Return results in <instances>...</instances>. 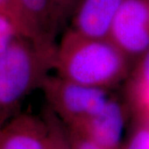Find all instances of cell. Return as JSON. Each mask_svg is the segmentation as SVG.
Here are the masks:
<instances>
[{
  "mask_svg": "<svg viewBox=\"0 0 149 149\" xmlns=\"http://www.w3.org/2000/svg\"><path fill=\"white\" fill-rule=\"evenodd\" d=\"M55 54L18 37L0 54V109L17 105L37 85H42Z\"/></svg>",
  "mask_w": 149,
  "mask_h": 149,
  "instance_id": "cell-2",
  "label": "cell"
},
{
  "mask_svg": "<svg viewBox=\"0 0 149 149\" xmlns=\"http://www.w3.org/2000/svg\"><path fill=\"white\" fill-rule=\"evenodd\" d=\"M127 104L142 124L149 125V83L131 79L127 85Z\"/></svg>",
  "mask_w": 149,
  "mask_h": 149,
  "instance_id": "cell-9",
  "label": "cell"
},
{
  "mask_svg": "<svg viewBox=\"0 0 149 149\" xmlns=\"http://www.w3.org/2000/svg\"><path fill=\"white\" fill-rule=\"evenodd\" d=\"M130 58L109 38H93L73 29L56 47L57 75L89 87L110 91L127 78Z\"/></svg>",
  "mask_w": 149,
  "mask_h": 149,
  "instance_id": "cell-1",
  "label": "cell"
},
{
  "mask_svg": "<svg viewBox=\"0 0 149 149\" xmlns=\"http://www.w3.org/2000/svg\"><path fill=\"white\" fill-rule=\"evenodd\" d=\"M108 38L129 58L145 53L149 48V0H126Z\"/></svg>",
  "mask_w": 149,
  "mask_h": 149,
  "instance_id": "cell-4",
  "label": "cell"
},
{
  "mask_svg": "<svg viewBox=\"0 0 149 149\" xmlns=\"http://www.w3.org/2000/svg\"><path fill=\"white\" fill-rule=\"evenodd\" d=\"M73 0H56V3L63 15H65Z\"/></svg>",
  "mask_w": 149,
  "mask_h": 149,
  "instance_id": "cell-15",
  "label": "cell"
},
{
  "mask_svg": "<svg viewBox=\"0 0 149 149\" xmlns=\"http://www.w3.org/2000/svg\"><path fill=\"white\" fill-rule=\"evenodd\" d=\"M128 111L127 104L110 97L100 111L68 128L104 147L119 149Z\"/></svg>",
  "mask_w": 149,
  "mask_h": 149,
  "instance_id": "cell-6",
  "label": "cell"
},
{
  "mask_svg": "<svg viewBox=\"0 0 149 149\" xmlns=\"http://www.w3.org/2000/svg\"><path fill=\"white\" fill-rule=\"evenodd\" d=\"M0 149H47L44 119L22 114L0 129Z\"/></svg>",
  "mask_w": 149,
  "mask_h": 149,
  "instance_id": "cell-8",
  "label": "cell"
},
{
  "mask_svg": "<svg viewBox=\"0 0 149 149\" xmlns=\"http://www.w3.org/2000/svg\"><path fill=\"white\" fill-rule=\"evenodd\" d=\"M124 149H149V125L142 124L133 133Z\"/></svg>",
  "mask_w": 149,
  "mask_h": 149,
  "instance_id": "cell-12",
  "label": "cell"
},
{
  "mask_svg": "<svg viewBox=\"0 0 149 149\" xmlns=\"http://www.w3.org/2000/svg\"><path fill=\"white\" fill-rule=\"evenodd\" d=\"M132 79L149 83V48L144 53L143 57L133 70Z\"/></svg>",
  "mask_w": 149,
  "mask_h": 149,
  "instance_id": "cell-14",
  "label": "cell"
},
{
  "mask_svg": "<svg viewBox=\"0 0 149 149\" xmlns=\"http://www.w3.org/2000/svg\"><path fill=\"white\" fill-rule=\"evenodd\" d=\"M67 132L70 143L74 149H112L97 143L70 128L67 129Z\"/></svg>",
  "mask_w": 149,
  "mask_h": 149,
  "instance_id": "cell-13",
  "label": "cell"
},
{
  "mask_svg": "<svg viewBox=\"0 0 149 149\" xmlns=\"http://www.w3.org/2000/svg\"><path fill=\"white\" fill-rule=\"evenodd\" d=\"M126 0H83L74 18L73 30L93 38H108L112 22Z\"/></svg>",
  "mask_w": 149,
  "mask_h": 149,
  "instance_id": "cell-7",
  "label": "cell"
},
{
  "mask_svg": "<svg viewBox=\"0 0 149 149\" xmlns=\"http://www.w3.org/2000/svg\"><path fill=\"white\" fill-rule=\"evenodd\" d=\"M18 37H22L14 22L8 17L0 13V54Z\"/></svg>",
  "mask_w": 149,
  "mask_h": 149,
  "instance_id": "cell-11",
  "label": "cell"
},
{
  "mask_svg": "<svg viewBox=\"0 0 149 149\" xmlns=\"http://www.w3.org/2000/svg\"><path fill=\"white\" fill-rule=\"evenodd\" d=\"M42 87L50 108L67 127L100 111L111 97L109 91L80 85L59 75H47Z\"/></svg>",
  "mask_w": 149,
  "mask_h": 149,
  "instance_id": "cell-3",
  "label": "cell"
},
{
  "mask_svg": "<svg viewBox=\"0 0 149 149\" xmlns=\"http://www.w3.org/2000/svg\"><path fill=\"white\" fill-rule=\"evenodd\" d=\"M24 37L50 53H56L55 38L64 15L56 0H17Z\"/></svg>",
  "mask_w": 149,
  "mask_h": 149,
  "instance_id": "cell-5",
  "label": "cell"
},
{
  "mask_svg": "<svg viewBox=\"0 0 149 149\" xmlns=\"http://www.w3.org/2000/svg\"><path fill=\"white\" fill-rule=\"evenodd\" d=\"M43 119L47 127V149H74L67 129L50 107L46 109Z\"/></svg>",
  "mask_w": 149,
  "mask_h": 149,
  "instance_id": "cell-10",
  "label": "cell"
}]
</instances>
